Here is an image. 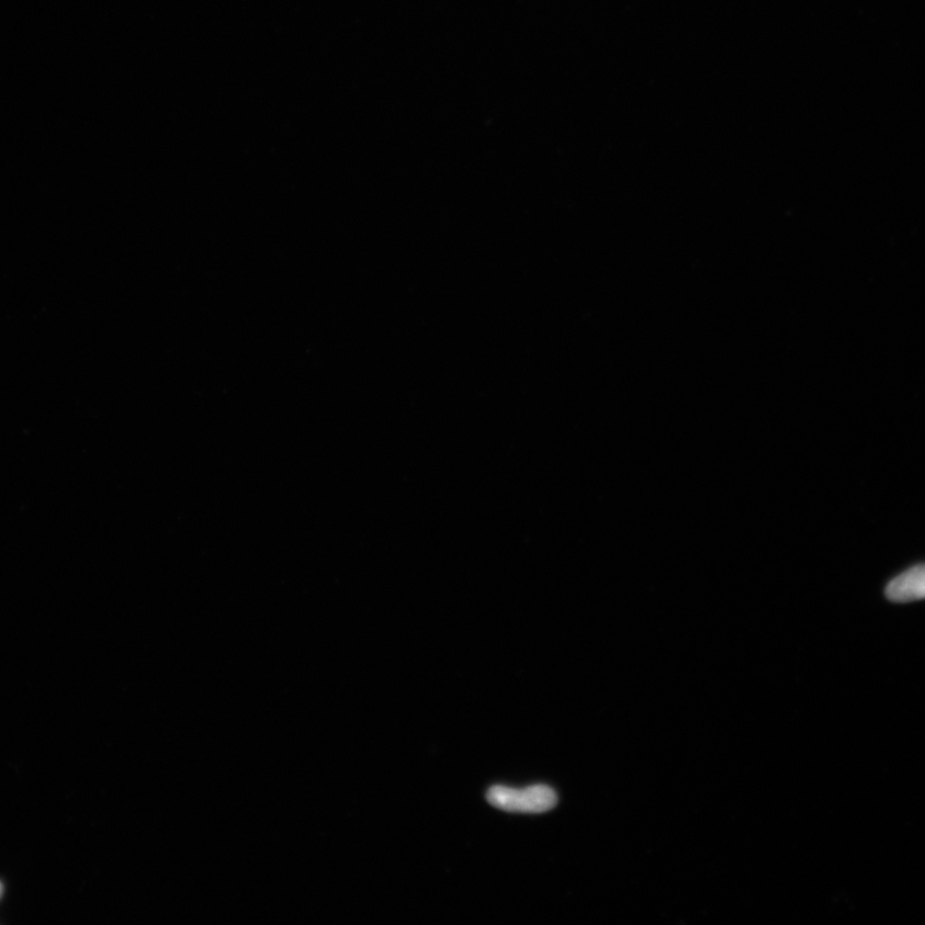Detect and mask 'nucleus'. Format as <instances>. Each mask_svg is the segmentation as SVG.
Segmentation results:
<instances>
[{
  "label": "nucleus",
  "instance_id": "f257e3e1",
  "mask_svg": "<svg viewBox=\"0 0 925 925\" xmlns=\"http://www.w3.org/2000/svg\"><path fill=\"white\" fill-rule=\"evenodd\" d=\"M486 799L496 809L526 814H541L554 809L559 802L554 789L543 785L523 789L495 786L488 789Z\"/></svg>",
  "mask_w": 925,
  "mask_h": 925
},
{
  "label": "nucleus",
  "instance_id": "f03ea898",
  "mask_svg": "<svg viewBox=\"0 0 925 925\" xmlns=\"http://www.w3.org/2000/svg\"><path fill=\"white\" fill-rule=\"evenodd\" d=\"M885 596L896 603L925 599V564L915 566L894 577L887 586Z\"/></svg>",
  "mask_w": 925,
  "mask_h": 925
},
{
  "label": "nucleus",
  "instance_id": "7ed1b4c3",
  "mask_svg": "<svg viewBox=\"0 0 925 925\" xmlns=\"http://www.w3.org/2000/svg\"><path fill=\"white\" fill-rule=\"evenodd\" d=\"M2 893H3V884L0 883V898H2Z\"/></svg>",
  "mask_w": 925,
  "mask_h": 925
}]
</instances>
